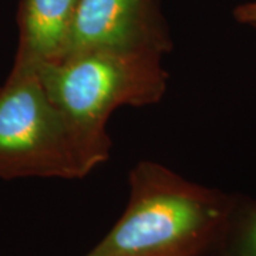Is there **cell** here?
Listing matches in <instances>:
<instances>
[{"label": "cell", "instance_id": "cell-6", "mask_svg": "<svg viewBox=\"0 0 256 256\" xmlns=\"http://www.w3.org/2000/svg\"><path fill=\"white\" fill-rule=\"evenodd\" d=\"M208 256H256V200L236 196L228 225Z\"/></svg>", "mask_w": 256, "mask_h": 256}, {"label": "cell", "instance_id": "cell-5", "mask_svg": "<svg viewBox=\"0 0 256 256\" xmlns=\"http://www.w3.org/2000/svg\"><path fill=\"white\" fill-rule=\"evenodd\" d=\"M78 0H20L13 70H38L64 53Z\"/></svg>", "mask_w": 256, "mask_h": 256}, {"label": "cell", "instance_id": "cell-8", "mask_svg": "<svg viewBox=\"0 0 256 256\" xmlns=\"http://www.w3.org/2000/svg\"><path fill=\"white\" fill-rule=\"evenodd\" d=\"M185 256H194V255H185Z\"/></svg>", "mask_w": 256, "mask_h": 256}, {"label": "cell", "instance_id": "cell-4", "mask_svg": "<svg viewBox=\"0 0 256 256\" xmlns=\"http://www.w3.org/2000/svg\"><path fill=\"white\" fill-rule=\"evenodd\" d=\"M97 48L170 53L172 42L158 2L78 0L63 56Z\"/></svg>", "mask_w": 256, "mask_h": 256}, {"label": "cell", "instance_id": "cell-2", "mask_svg": "<svg viewBox=\"0 0 256 256\" xmlns=\"http://www.w3.org/2000/svg\"><path fill=\"white\" fill-rule=\"evenodd\" d=\"M111 146L64 114L37 70L12 68L0 87L2 178H84L110 158Z\"/></svg>", "mask_w": 256, "mask_h": 256}, {"label": "cell", "instance_id": "cell-3", "mask_svg": "<svg viewBox=\"0 0 256 256\" xmlns=\"http://www.w3.org/2000/svg\"><path fill=\"white\" fill-rule=\"evenodd\" d=\"M37 73L64 114L100 140H111L107 121L114 111L156 104L168 86L162 56L148 52L82 50L42 66Z\"/></svg>", "mask_w": 256, "mask_h": 256}, {"label": "cell", "instance_id": "cell-1", "mask_svg": "<svg viewBox=\"0 0 256 256\" xmlns=\"http://www.w3.org/2000/svg\"><path fill=\"white\" fill-rule=\"evenodd\" d=\"M236 195L191 182L152 161L130 172V200L117 224L87 256H208Z\"/></svg>", "mask_w": 256, "mask_h": 256}, {"label": "cell", "instance_id": "cell-7", "mask_svg": "<svg viewBox=\"0 0 256 256\" xmlns=\"http://www.w3.org/2000/svg\"><path fill=\"white\" fill-rule=\"evenodd\" d=\"M234 18L242 24L256 28V2L239 4L238 8L234 10Z\"/></svg>", "mask_w": 256, "mask_h": 256}]
</instances>
